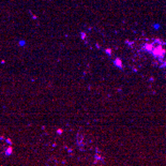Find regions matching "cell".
Returning <instances> with one entry per match:
<instances>
[{
  "label": "cell",
  "mask_w": 166,
  "mask_h": 166,
  "mask_svg": "<svg viewBox=\"0 0 166 166\" xmlns=\"http://www.w3.org/2000/svg\"><path fill=\"white\" fill-rule=\"evenodd\" d=\"M115 64H116L118 68H120V69L122 68V62H121V60H120L119 58H117V59L115 60Z\"/></svg>",
  "instance_id": "cell-3"
},
{
  "label": "cell",
  "mask_w": 166,
  "mask_h": 166,
  "mask_svg": "<svg viewBox=\"0 0 166 166\" xmlns=\"http://www.w3.org/2000/svg\"><path fill=\"white\" fill-rule=\"evenodd\" d=\"M151 54H152L155 58H158V59L162 60V59L164 58L165 54H166V49L163 48L162 45H160V46H155V47L153 48V50L151 51Z\"/></svg>",
  "instance_id": "cell-1"
},
{
  "label": "cell",
  "mask_w": 166,
  "mask_h": 166,
  "mask_svg": "<svg viewBox=\"0 0 166 166\" xmlns=\"http://www.w3.org/2000/svg\"><path fill=\"white\" fill-rule=\"evenodd\" d=\"M161 68H166V61H164V62L162 63V65H161Z\"/></svg>",
  "instance_id": "cell-4"
},
{
  "label": "cell",
  "mask_w": 166,
  "mask_h": 166,
  "mask_svg": "<svg viewBox=\"0 0 166 166\" xmlns=\"http://www.w3.org/2000/svg\"><path fill=\"white\" fill-rule=\"evenodd\" d=\"M153 48H154V46H153L152 43H146V44L143 46V50L147 51V53H151V51L153 50Z\"/></svg>",
  "instance_id": "cell-2"
}]
</instances>
